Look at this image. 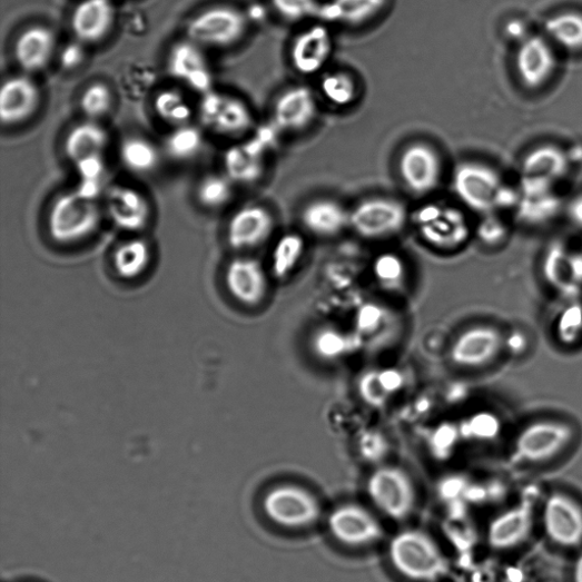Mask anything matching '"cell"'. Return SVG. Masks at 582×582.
I'll list each match as a JSON object with an SVG mask.
<instances>
[{
	"instance_id": "6da1fadb",
	"label": "cell",
	"mask_w": 582,
	"mask_h": 582,
	"mask_svg": "<svg viewBox=\"0 0 582 582\" xmlns=\"http://www.w3.org/2000/svg\"><path fill=\"white\" fill-rule=\"evenodd\" d=\"M452 188L466 208L481 216L515 208L521 196L520 190L506 185L497 170L475 161L455 168Z\"/></svg>"
},
{
	"instance_id": "7a4b0ae2",
	"label": "cell",
	"mask_w": 582,
	"mask_h": 582,
	"mask_svg": "<svg viewBox=\"0 0 582 582\" xmlns=\"http://www.w3.org/2000/svg\"><path fill=\"white\" fill-rule=\"evenodd\" d=\"M573 422L559 416H540L522 425L513 436L512 456L524 464H544L563 455L575 442Z\"/></svg>"
},
{
	"instance_id": "3957f363",
	"label": "cell",
	"mask_w": 582,
	"mask_h": 582,
	"mask_svg": "<svg viewBox=\"0 0 582 582\" xmlns=\"http://www.w3.org/2000/svg\"><path fill=\"white\" fill-rule=\"evenodd\" d=\"M389 556L394 568L414 581H436L447 572L442 550L428 534L421 531L397 534L389 545Z\"/></svg>"
},
{
	"instance_id": "277c9868",
	"label": "cell",
	"mask_w": 582,
	"mask_h": 582,
	"mask_svg": "<svg viewBox=\"0 0 582 582\" xmlns=\"http://www.w3.org/2000/svg\"><path fill=\"white\" fill-rule=\"evenodd\" d=\"M101 208L96 199L79 191L60 195L48 215V230L60 244H75L90 237L101 223Z\"/></svg>"
},
{
	"instance_id": "5b68a950",
	"label": "cell",
	"mask_w": 582,
	"mask_h": 582,
	"mask_svg": "<svg viewBox=\"0 0 582 582\" xmlns=\"http://www.w3.org/2000/svg\"><path fill=\"white\" fill-rule=\"evenodd\" d=\"M413 221L423 240L440 249H456L474 234L464 211L450 204L422 205L416 209Z\"/></svg>"
},
{
	"instance_id": "8992f818",
	"label": "cell",
	"mask_w": 582,
	"mask_h": 582,
	"mask_svg": "<svg viewBox=\"0 0 582 582\" xmlns=\"http://www.w3.org/2000/svg\"><path fill=\"white\" fill-rule=\"evenodd\" d=\"M408 221L405 205L388 197H373L359 201L349 210V228L359 237L378 240L404 230Z\"/></svg>"
},
{
	"instance_id": "52a82bcc",
	"label": "cell",
	"mask_w": 582,
	"mask_h": 582,
	"mask_svg": "<svg viewBox=\"0 0 582 582\" xmlns=\"http://www.w3.org/2000/svg\"><path fill=\"white\" fill-rule=\"evenodd\" d=\"M543 282L558 299L582 297V247L552 241L540 264Z\"/></svg>"
},
{
	"instance_id": "ba28073f",
	"label": "cell",
	"mask_w": 582,
	"mask_h": 582,
	"mask_svg": "<svg viewBox=\"0 0 582 582\" xmlns=\"http://www.w3.org/2000/svg\"><path fill=\"white\" fill-rule=\"evenodd\" d=\"M571 166L569 152L555 145H542L529 151L521 165L520 194L542 196L552 194Z\"/></svg>"
},
{
	"instance_id": "9c48e42d",
	"label": "cell",
	"mask_w": 582,
	"mask_h": 582,
	"mask_svg": "<svg viewBox=\"0 0 582 582\" xmlns=\"http://www.w3.org/2000/svg\"><path fill=\"white\" fill-rule=\"evenodd\" d=\"M558 69V49L544 33H532L517 45L514 70L524 89L531 91L544 89L553 81Z\"/></svg>"
},
{
	"instance_id": "30bf717a",
	"label": "cell",
	"mask_w": 582,
	"mask_h": 582,
	"mask_svg": "<svg viewBox=\"0 0 582 582\" xmlns=\"http://www.w3.org/2000/svg\"><path fill=\"white\" fill-rule=\"evenodd\" d=\"M247 17L229 7L208 9L193 18L187 27V39L204 47L227 48L238 43L247 33Z\"/></svg>"
},
{
	"instance_id": "8fae6325",
	"label": "cell",
	"mask_w": 582,
	"mask_h": 582,
	"mask_svg": "<svg viewBox=\"0 0 582 582\" xmlns=\"http://www.w3.org/2000/svg\"><path fill=\"white\" fill-rule=\"evenodd\" d=\"M198 110L201 125L220 136L239 137L254 126L248 103L231 93L211 89L203 95Z\"/></svg>"
},
{
	"instance_id": "7c38bea8",
	"label": "cell",
	"mask_w": 582,
	"mask_h": 582,
	"mask_svg": "<svg viewBox=\"0 0 582 582\" xmlns=\"http://www.w3.org/2000/svg\"><path fill=\"white\" fill-rule=\"evenodd\" d=\"M504 355V331L480 324L466 328L450 349L452 363L465 369H481L494 364Z\"/></svg>"
},
{
	"instance_id": "4fadbf2b",
	"label": "cell",
	"mask_w": 582,
	"mask_h": 582,
	"mask_svg": "<svg viewBox=\"0 0 582 582\" xmlns=\"http://www.w3.org/2000/svg\"><path fill=\"white\" fill-rule=\"evenodd\" d=\"M367 494L375 505L389 517H407L416 502V492L408 474L396 466L376 470L366 484Z\"/></svg>"
},
{
	"instance_id": "5bb4252c",
	"label": "cell",
	"mask_w": 582,
	"mask_h": 582,
	"mask_svg": "<svg viewBox=\"0 0 582 582\" xmlns=\"http://www.w3.org/2000/svg\"><path fill=\"white\" fill-rule=\"evenodd\" d=\"M263 510L273 522L289 529L309 526L322 515V506L316 497L296 485H282L272 490L264 497Z\"/></svg>"
},
{
	"instance_id": "9a60e30c",
	"label": "cell",
	"mask_w": 582,
	"mask_h": 582,
	"mask_svg": "<svg viewBox=\"0 0 582 582\" xmlns=\"http://www.w3.org/2000/svg\"><path fill=\"white\" fill-rule=\"evenodd\" d=\"M398 172L404 186L414 195L434 193L443 178V160L430 144L413 142L406 146L398 158Z\"/></svg>"
},
{
	"instance_id": "2e32d148",
	"label": "cell",
	"mask_w": 582,
	"mask_h": 582,
	"mask_svg": "<svg viewBox=\"0 0 582 582\" xmlns=\"http://www.w3.org/2000/svg\"><path fill=\"white\" fill-rule=\"evenodd\" d=\"M334 37L326 23L312 24L294 38L289 58L293 69L300 76L322 73L334 55Z\"/></svg>"
},
{
	"instance_id": "e0dca14e",
	"label": "cell",
	"mask_w": 582,
	"mask_h": 582,
	"mask_svg": "<svg viewBox=\"0 0 582 582\" xmlns=\"http://www.w3.org/2000/svg\"><path fill=\"white\" fill-rule=\"evenodd\" d=\"M329 529L338 542L351 548L373 545L384 536L378 519L356 504L337 507L329 516Z\"/></svg>"
},
{
	"instance_id": "ac0fdd59",
	"label": "cell",
	"mask_w": 582,
	"mask_h": 582,
	"mask_svg": "<svg viewBox=\"0 0 582 582\" xmlns=\"http://www.w3.org/2000/svg\"><path fill=\"white\" fill-rule=\"evenodd\" d=\"M319 115V103L310 88L292 86L279 95L273 110V126L283 134L309 128Z\"/></svg>"
},
{
	"instance_id": "d6986e66",
	"label": "cell",
	"mask_w": 582,
	"mask_h": 582,
	"mask_svg": "<svg viewBox=\"0 0 582 582\" xmlns=\"http://www.w3.org/2000/svg\"><path fill=\"white\" fill-rule=\"evenodd\" d=\"M543 524L549 539L562 548L582 543V506L569 495L552 494L544 506Z\"/></svg>"
},
{
	"instance_id": "ffe728a7",
	"label": "cell",
	"mask_w": 582,
	"mask_h": 582,
	"mask_svg": "<svg viewBox=\"0 0 582 582\" xmlns=\"http://www.w3.org/2000/svg\"><path fill=\"white\" fill-rule=\"evenodd\" d=\"M167 65L170 76L190 89L201 95L211 90L214 75L201 46L189 39L177 42L169 52Z\"/></svg>"
},
{
	"instance_id": "44dd1931",
	"label": "cell",
	"mask_w": 582,
	"mask_h": 582,
	"mask_svg": "<svg viewBox=\"0 0 582 582\" xmlns=\"http://www.w3.org/2000/svg\"><path fill=\"white\" fill-rule=\"evenodd\" d=\"M276 229L275 216L259 204L239 208L228 225V240L235 249H250L266 243Z\"/></svg>"
},
{
	"instance_id": "7402d4cb",
	"label": "cell",
	"mask_w": 582,
	"mask_h": 582,
	"mask_svg": "<svg viewBox=\"0 0 582 582\" xmlns=\"http://www.w3.org/2000/svg\"><path fill=\"white\" fill-rule=\"evenodd\" d=\"M269 134L229 148L224 157L226 175L234 184L251 185L266 172L267 154L272 144Z\"/></svg>"
},
{
	"instance_id": "603a6c76",
	"label": "cell",
	"mask_w": 582,
	"mask_h": 582,
	"mask_svg": "<svg viewBox=\"0 0 582 582\" xmlns=\"http://www.w3.org/2000/svg\"><path fill=\"white\" fill-rule=\"evenodd\" d=\"M105 197L106 210L119 228L139 231L148 225L151 207L147 197L138 189L116 185L106 191Z\"/></svg>"
},
{
	"instance_id": "cb8c5ba5",
	"label": "cell",
	"mask_w": 582,
	"mask_h": 582,
	"mask_svg": "<svg viewBox=\"0 0 582 582\" xmlns=\"http://www.w3.org/2000/svg\"><path fill=\"white\" fill-rule=\"evenodd\" d=\"M40 100L39 86L30 77H11L0 91V119L4 126L20 125L37 112Z\"/></svg>"
},
{
	"instance_id": "d4e9b609",
	"label": "cell",
	"mask_w": 582,
	"mask_h": 582,
	"mask_svg": "<svg viewBox=\"0 0 582 582\" xmlns=\"http://www.w3.org/2000/svg\"><path fill=\"white\" fill-rule=\"evenodd\" d=\"M226 279L230 294L244 305L257 306L268 295L269 280L267 273L255 258H235L229 264Z\"/></svg>"
},
{
	"instance_id": "484cf974",
	"label": "cell",
	"mask_w": 582,
	"mask_h": 582,
	"mask_svg": "<svg viewBox=\"0 0 582 582\" xmlns=\"http://www.w3.org/2000/svg\"><path fill=\"white\" fill-rule=\"evenodd\" d=\"M534 527L532 503H521L495 517L489 527V544L499 551L517 548L531 536Z\"/></svg>"
},
{
	"instance_id": "4316f807",
	"label": "cell",
	"mask_w": 582,
	"mask_h": 582,
	"mask_svg": "<svg viewBox=\"0 0 582 582\" xmlns=\"http://www.w3.org/2000/svg\"><path fill=\"white\" fill-rule=\"evenodd\" d=\"M115 19L111 0H82L72 14L71 27L80 42L96 43L110 33Z\"/></svg>"
},
{
	"instance_id": "83f0119b",
	"label": "cell",
	"mask_w": 582,
	"mask_h": 582,
	"mask_svg": "<svg viewBox=\"0 0 582 582\" xmlns=\"http://www.w3.org/2000/svg\"><path fill=\"white\" fill-rule=\"evenodd\" d=\"M57 34L43 26L24 30L16 41L14 57L20 68L34 73L45 69L57 50Z\"/></svg>"
},
{
	"instance_id": "f1b7e54d",
	"label": "cell",
	"mask_w": 582,
	"mask_h": 582,
	"mask_svg": "<svg viewBox=\"0 0 582 582\" xmlns=\"http://www.w3.org/2000/svg\"><path fill=\"white\" fill-rule=\"evenodd\" d=\"M303 227L314 236L331 238L349 228V210L329 198L314 199L302 209Z\"/></svg>"
},
{
	"instance_id": "f546056e",
	"label": "cell",
	"mask_w": 582,
	"mask_h": 582,
	"mask_svg": "<svg viewBox=\"0 0 582 582\" xmlns=\"http://www.w3.org/2000/svg\"><path fill=\"white\" fill-rule=\"evenodd\" d=\"M388 0H328L320 6L317 19L324 23L359 27L377 19Z\"/></svg>"
},
{
	"instance_id": "4dcf8cb0",
	"label": "cell",
	"mask_w": 582,
	"mask_h": 582,
	"mask_svg": "<svg viewBox=\"0 0 582 582\" xmlns=\"http://www.w3.org/2000/svg\"><path fill=\"white\" fill-rule=\"evenodd\" d=\"M109 145V134L97 121L87 120L75 126L66 137L65 152L77 165L88 157L103 155Z\"/></svg>"
},
{
	"instance_id": "1f68e13d",
	"label": "cell",
	"mask_w": 582,
	"mask_h": 582,
	"mask_svg": "<svg viewBox=\"0 0 582 582\" xmlns=\"http://www.w3.org/2000/svg\"><path fill=\"white\" fill-rule=\"evenodd\" d=\"M552 316V336L564 349H574L582 344V297L558 299Z\"/></svg>"
},
{
	"instance_id": "d6a6232c",
	"label": "cell",
	"mask_w": 582,
	"mask_h": 582,
	"mask_svg": "<svg viewBox=\"0 0 582 582\" xmlns=\"http://www.w3.org/2000/svg\"><path fill=\"white\" fill-rule=\"evenodd\" d=\"M544 34L558 50L582 55V13L564 11L550 17L544 24Z\"/></svg>"
},
{
	"instance_id": "836d02e7",
	"label": "cell",
	"mask_w": 582,
	"mask_h": 582,
	"mask_svg": "<svg viewBox=\"0 0 582 582\" xmlns=\"http://www.w3.org/2000/svg\"><path fill=\"white\" fill-rule=\"evenodd\" d=\"M120 160L125 168L136 175H149L161 164V151L149 139L127 137L120 146Z\"/></svg>"
},
{
	"instance_id": "e575fe53",
	"label": "cell",
	"mask_w": 582,
	"mask_h": 582,
	"mask_svg": "<svg viewBox=\"0 0 582 582\" xmlns=\"http://www.w3.org/2000/svg\"><path fill=\"white\" fill-rule=\"evenodd\" d=\"M560 208V199L552 193L542 196L521 195L514 209L517 220L523 226L541 227L552 221L558 216Z\"/></svg>"
},
{
	"instance_id": "d590c367",
	"label": "cell",
	"mask_w": 582,
	"mask_h": 582,
	"mask_svg": "<svg viewBox=\"0 0 582 582\" xmlns=\"http://www.w3.org/2000/svg\"><path fill=\"white\" fill-rule=\"evenodd\" d=\"M154 110L168 126L174 128L190 125L194 112L185 95L177 89L162 90L155 97Z\"/></svg>"
},
{
	"instance_id": "8d00e7d4",
	"label": "cell",
	"mask_w": 582,
	"mask_h": 582,
	"mask_svg": "<svg viewBox=\"0 0 582 582\" xmlns=\"http://www.w3.org/2000/svg\"><path fill=\"white\" fill-rule=\"evenodd\" d=\"M305 253V240L296 233L280 237L275 245L272 268L277 279L284 280L298 267Z\"/></svg>"
},
{
	"instance_id": "74e56055",
	"label": "cell",
	"mask_w": 582,
	"mask_h": 582,
	"mask_svg": "<svg viewBox=\"0 0 582 582\" xmlns=\"http://www.w3.org/2000/svg\"><path fill=\"white\" fill-rule=\"evenodd\" d=\"M319 88L323 97L338 109L349 108L359 92L355 78L345 71L326 73L320 80Z\"/></svg>"
},
{
	"instance_id": "f35d334b",
	"label": "cell",
	"mask_w": 582,
	"mask_h": 582,
	"mask_svg": "<svg viewBox=\"0 0 582 582\" xmlns=\"http://www.w3.org/2000/svg\"><path fill=\"white\" fill-rule=\"evenodd\" d=\"M150 260V249L146 241L132 239L124 243L115 254V266L118 274L127 279L142 275Z\"/></svg>"
},
{
	"instance_id": "ab89813d",
	"label": "cell",
	"mask_w": 582,
	"mask_h": 582,
	"mask_svg": "<svg viewBox=\"0 0 582 582\" xmlns=\"http://www.w3.org/2000/svg\"><path fill=\"white\" fill-rule=\"evenodd\" d=\"M203 147L204 136L191 125L175 128L165 141V152L178 162L193 160L200 154Z\"/></svg>"
},
{
	"instance_id": "60d3db41",
	"label": "cell",
	"mask_w": 582,
	"mask_h": 582,
	"mask_svg": "<svg viewBox=\"0 0 582 582\" xmlns=\"http://www.w3.org/2000/svg\"><path fill=\"white\" fill-rule=\"evenodd\" d=\"M234 196V183L226 175L209 174L200 179L196 188L198 203L208 209L226 206Z\"/></svg>"
},
{
	"instance_id": "b9f144b4",
	"label": "cell",
	"mask_w": 582,
	"mask_h": 582,
	"mask_svg": "<svg viewBox=\"0 0 582 582\" xmlns=\"http://www.w3.org/2000/svg\"><path fill=\"white\" fill-rule=\"evenodd\" d=\"M502 426V418L490 411L474 413L458 425L462 438L479 442L495 440L501 434Z\"/></svg>"
},
{
	"instance_id": "7bdbcfd3",
	"label": "cell",
	"mask_w": 582,
	"mask_h": 582,
	"mask_svg": "<svg viewBox=\"0 0 582 582\" xmlns=\"http://www.w3.org/2000/svg\"><path fill=\"white\" fill-rule=\"evenodd\" d=\"M353 341L345 333L335 328L317 331L312 338V348L317 357L335 361L352 351Z\"/></svg>"
},
{
	"instance_id": "ee69618b",
	"label": "cell",
	"mask_w": 582,
	"mask_h": 582,
	"mask_svg": "<svg viewBox=\"0 0 582 582\" xmlns=\"http://www.w3.org/2000/svg\"><path fill=\"white\" fill-rule=\"evenodd\" d=\"M115 102V96L108 85L96 82L87 87L80 99V109L87 120L98 121L108 116Z\"/></svg>"
},
{
	"instance_id": "f6af8a7d",
	"label": "cell",
	"mask_w": 582,
	"mask_h": 582,
	"mask_svg": "<svg viewBox=\"0 0 582 582\" xmlns=\"http://www.w3.org/2000/svg\"><path fill=\"white\" fill-rule=\"evenodd\" d=\"M374 276L384 288L399 289L406 278L405 264L396 254H382L374 263Z\"/></svg>"
},
{
	"instance_id": "bcb514c9",
	"label": "cell",
	"mask_w": 582,
	"mask_h": 582,
	"mask_svg": "<svg viewBox=\"0 0 582 582\" xmlns=\"http://www.w3.org/2000/svg\"><path fill=\"white\" fill-rule=\"evenodd\" d=\"M474 235L489 248H500L507 243L511 236V225L502 218L500 211L482 216L474 227Z\"/></svg>"
},
{
	"instance_id": "7dc6e473",
	"label": "cell",
	"mask_w": 582,
	"mask_h": 582,
	"mask_svg": "<svg viewBox=\"0 0 582 582\" xmlns=\"http://www.w3.org/2000/svg\"><path fill=\"white\" fill-rule=\"evenodd\" d=\"M277 14L288 22H300L317 18L320 6L319 0H272Z\"/></svg>"
},
{
	"instance_id": "c3c4849f",
	"label": "cell",
	"mask_w": 582,
	"mask_h": 582,
	"mask_svg": "<svg viewBox=\"0 0 582 582\" xmlns=\"http://www.w3.org/2000/svg\"><path fill=\"white\" fill-rule=\"evenodd\" d=\"M357 393L362 401L372 407H383L391 399L382 385L379 369H367L361 375L357 381Z\"/></svg>"
},
{
	"instance_id": "681fc988",
	"label": "cell",
	"mask_w": 582,
	"mask_h": 582,
	"mask_svg": "<svg viewBox=\"0 0 582 582\" xmlns=\"http://www.w3.org/2000/svg\"><path fill=\"white\" fill-rule=\"evenodd\" d=\"M386 312L377 304H366L356 315L357 333L363 336L374 335L385 323Z\"/></svg>"
},
{
	"instance_id": "f907efd6",
	"label": "cell",
	"mask_w": 582,
	"mask_h": 582,
	"mask_svg": "<svg viewBox=\"0 0 582 582\" xmlns=\"http://www.w3.org/2000/svg\"><path fill=\"white\" fill-rule=\"evenodd\" d=\"M533 341L531 334L521 327L504 331V355L511 358H522L531 352Z\"/></svg>"
},
{
	"instance_id": "816d5d0a",
	"label": "cell",
	"mask_w": 582,
	"mask_h": 582,
	"mask_svg": "<svg viewBox=\"0 0 582 582\" xmlns=\"http://www.w3.org/2000/svg\"><path fill=\"white\" fill-rule=\"evenodd\" d=\"M460 427L454 423H442L433 433L432 446L436 453L447 454L461 438Z\"/></svg>"
},
{
	"instance_id": "f5cc1de1",
	"label": "cell",
	"mask_w": 582,
	"mask_h": 582,
	"mask_svg": "<svg viewBox=\"0 0 582 582\" xmlns=\"http://www.w3.org/2000/svg\"><path fill=\"white\" fill-rule=\"evenodd\" d=\"M359 448L365 460L374 462L382 460L387 454L388 445L383 435L367 433L363 436Z\"/></svg>"
},
{
	"instance_id": "db71d44e",
	"label": "cell",
	"mask_w": 582,
	"mask_h": 582,
	"mask_svg": "<svg viewBox=\"0 0 582 582\" xmlns=\"http://www.w3.org/2000/svg\"><path fill=\"white\" fill-rule=\"evenodd\" d=\"M379 378L387 394L393 397L404 385V377L398 368L387 367L379 369Z\"/></svg>"
},
{
	"instance_id": "11a10c76",
	"label": "cell",
	"mask_w": 582,
	"mask_h": 582,
	"mask_svg": "<svg viewBox=\"0 0 582 582\" xmlns=\"http://www.w3.org/2000/svg\"><path fill=\"white\" fill-rule=\"evenodd\" d=\"M565 214L571 225L582 231V194L576 195L568 203Z\"/></svg>"
},
{
	"instance_id": "9f6ffc18",
	"label": "cell",
	"mask_w": 582,
	"mask_h": 582,
	"mask_svg": "<svg viewBox=\"0 0 582 582\" xmlns=\"http://www.w3.org/2000/svg\"><path fill=\"white\" fill-rule=\"evenodd\" d=\"M505 32L512 41H516V45L532 34L531 31H527L526 26L520 20L510 21L506 26Z\"/></svg>"
},
{
	"instance_id": "6f0895ef",
	"label": "cell",
	"mask_w": 582,
	"mask_h": 582,
	"mask_svg": "<svg viewBox=\"0 0 582 582\" xmlns=\"http://www.w3.org/2000/svg\"><path fill=\"white\" fill-rule=\"evenodd\" d=\"M81 51L76 47L71 46L66 49V52L62 58L63 66L66 67H76L82 60Z\"/></svg>"
},
{
	"instance_id": "680465c9",
	"label": "cell",
	"mask_w": 582,
	"mask_h": 582,
	"mask_svg": "<svg viewBox=\"0 0 582 582\" xmlns=\"http://www.w3.org/2000/svg\"><path fill=\"white\" fill-rule=\"evenodd\" d=\"M573 582H582V554L578 556L574 563Z\"/></svg>"
},
{
	"instance_id": "91938a15",
	"label": "cell",
	"mask_w": 582,
	"mask_h": 582,
	"mask_svg": "<svg viewBox=\"0 0 582 582\" xmlns=\"http://www.w3.org/2000/svg\"><path fill=\"white\" fill-rule=\"evenodd\" d=\"M582 247V246H581Z\"/></svg>"
}]
</instances>
